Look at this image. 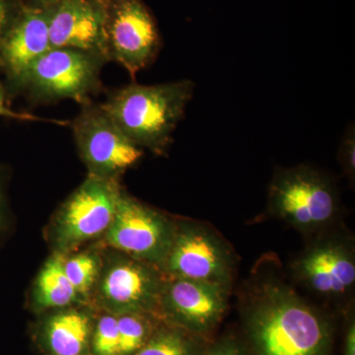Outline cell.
Here are the masks:
<instances>
[{
	"label": "cell",
	"mask_w": 355,
	"mask_h": 355,
	"mask_svg": "<svg viewBox=\"0 0 355 355\" xmlns=\"http://www.w3.org/2000/svg\"><path fill=\"white\" fill-rule=\"evenodd\" d=\"M189 79L155 85L130 84L110 93L102 108L119 128L141 149L162 155L193 97Z\"/></svg>",
	"instance_id": "2"
},
{
	"label": "cell",
	"mask_w": 355,
	"mask_h": 355,
	"mask_svg": "<svg viewBox=\"0 0 355 355\" xmlns=\"http://www.w3.org/2000/svg\"><path fill=\"white\" fill-rule=\"evenodd\" d=\"M95 355H121L116 317L104 316L98 322L92 338Z\"/></svg>",
	"instance_id": "20"
},
{
	"label": "cell",
	"mask_w": 355,
	"mask_h": 355,
	"mask_svg": "<svg viewBox=\"0 0 355 355\" xmlns=\"http://www.w3.org/2000/svg\"><path fill=\"white\" fill-rule=\"evenodd\" d=\"M10 116V118L18 119V120H36L35 116H29V114H22L14 113L10 111L6 106V101H4L3 89H2L1 84H0V116Z\"/></svg>",
	"instance_id": "26"
},
{
	"label": "cell",
	"mask_w": 355,
	"mask_h": 355,
	"mask_svg": "<svg viewBox=\"0 0 355 355\" xmlns=\"http://www.w3.org/2000/svg\"><path fill=\"white\" fill-rule=\"evenodd\" d=\"M71 128L89 175L118 180L144 156L142 149L121 132L101 104L83 105Z\"/></svg>",
	"instance_id": "7"
},
{
	"label": "cell",
	"mask_w": 355,
	"mask_h": 355,
	"mask_svg": "<svg viewBox=\"0 0 355 355\" xmlns=\"http://www.w3.org/2000/svg\"><path fill=\"white\" fill-rule=\"evenodd\" d=\"M343 355H355V319L354 313L349 314L345 334Z\"/></svg>",
	"instance_id": "23"
},
{
	"label": "cell",
	"mask_w": 355,
	"mask_h": 355,
	"mask_svg": "<svg viewBox=\"0 0 355 355\" xmlns=\"http://www.w3.org/2000/svg\"><path fill=\"white\" fill-rule=\"evenodd\" d=\"M30 2L29 7L46 9L53 6L57 0H28Z\"/></svg>",
	"instance_id": "27"
},
{
	"label": "cell",
	"mask_w": 355,
	"mask_h": 355,
	"mask_svg": "<svg viewBox=\"0 0 355 355\" xmlns=\"http://www.w3.org/2000/svg\"><path fill=\"white\" fill-rule=\"evenodd\" d=\"M64 272L78 295H86L94 286L99 261L91 254H80L64 260Z\"/></svg>",
	"instance_id": "19"
},
{
	"label": "cell",
	"mask_w": 355,
	"mask_h": 355,
	"mask_svg": "<svg viewBox=\"0 0 355 355\" xmlns=\"http://www.w3.org/2000/svg\"><path fill=\"white\" fill-rule=\"evenodd\" d=\"M64 260L60 254L51 257L38 275L35 297L42 309L65 307L78 297L76 289L65 275Z\"/></svg>",
	"instance_id": "16"
},
{
	"label": "cell",
	"mask_w": 355,
	"mask_h": 355,
	"mask_svg": "<svg viewBox=\"0 0 355 355\" xmlns=\"http://www.w3.org/2000/svg\"><path fill=\"white\" fill-rule=\"evenodd\" d=\"M11 221L9 219L8 210H7L6 197H4L3 187L0 181V241L3 240L10 227Z\"/></svg>",
	"instance_id": "25"
},
{
	"label": "cell",
	"mask_w": 355,
	"mask_h": 355,
	"mask_svg": "<svg viewBox=\"0 0 355 355\" xmlns=\"http://www.w3.org/2000/svg\"><path fill=\"white\" fill-rule=\"evenodd\" d=\"M175 233V222L121 191L106 239L132 258L162 270Z\"/></svg>",
	"instance_id": "10"
},
{
	"label": "cell",
	"mask_w": 355,
	"mask_h": 355,
	"mask_svg": "<svg viewBox=\"0 0 355 355\" xmlns=\"http://www.w3.org/2000/svg\"><path fill=\"white\" fill-rule=\"evenodd\" d=\"M200 355H251L247 345L233 336L209 340Z\"/></svg>",
	"instance_id": "22"
},
{
	"label": "cell",
	"mask_w": 355,
	"mask_h": 355,
	"mask_svg": "<svg viewBox=\"0 0 355 355\" xmlns=\"http://www.w3.org/2000/svg\"><path fill=\"white\" fill-rule=\"evenodd\" d=\"M16 18L12 17L10 4L6 0H0V40L8 31Z\"/></svg>",
	"instance_id": "24"
},
{
	"label": "cell",
	"mask_w": 355,
	"mask_h": 355,
	"mask_svg": "<svg viewBox=\"0 0 355 355\" xmlns=\"http://www.w3.org/2000/svg\"><path fill=\"white\" fill-rule=\"evenodd\" d=\"M98 1L102 2V3L107 4L109 2L113 1V0H98Z\"/></svg>",
	"instance_id": "28"
},
{
	"label": "cell",
	"mask_w": 355,
	"mask_h": 355,
	"mask_svg": "<svg viewBox=\"0 0 355 355\" xmlns=\"http://www.w3.org/2000/svg\"><path fill=\"white\" fill-rule=\"evenodd\" d=\"M121 193L118 180L89 175L58 214L55 226L58 248L73 249L106 233L113 221Z\"/></svg>",
	"instance_id": "11"
},
{
	"label": "cell",
	"mask_w": 355,
	"mask_h": 355,
	"mask_svg": "<svg viewBox=\"0 0 355 355\" xmlns=\"http://www.w3.org/2000/svg\"><path fill=\"white\" fill-rule=\"evenodd\" d=\"M240 308L250 354L331 355V318L280 277H254Z\"/></svg>",
	"instance_id": "1"
},
{
	"label": "cell",
	"mask_w": 355,
	"mask_h": 355,
	"mask_svg": "<svg viewBox=\"0 0 355 355\" xmlns=\"http://www.w3.org/2000/svg\"><path fill=\"white\" fill-rule=\"evenodd\" d=\"M104 57L73 49L51 48L33 64L16 87L35 102L73 100L83 106L102 87Z\"/></svg>",
	"instance_id": "4"
},
{
	"label": "cell",
	"mask_w": 355,
	"mask_h": 355,
	"mask_svg": "<svg viewBox=\"0 0 355 355\" xmlns=\"http://www.w3.org/2000/svg\"><path fill=\"white\" fill-rule=\"evenodd\" d=\"M312 237L291 263L292 275L315 295L345 302L352 298L355 286L354 238L336 225Z\"/></svg>",
	"instance_id": "5"
},
{
	"label": "cell",
	"mask_w": 355,
	"mask_h": 355,
	"mask_svg": "<svg viewBox=\"0 0 355 355\" xmlns=\"http://www.w3.org/2000/svg\"><path fill=\"white\" fill-rule=\"evenodd\" d=\"M106 6L105 53L135 78L149 67L161 46L153 14L140 0H113Z\"/></svg>",
	"instance_id": "8"
},
{
	"label": "cell",
	"mask_w": 355,
	"mask_h": 355,
	"mask_svg": "<svg viewBox=\"0 0 355 355\" xmlns=\"http://www.w3.org/2000/svg\"><path fill=\"white\" fill-rule=\"evenodd\" d=\"M209 342L167 324L156 329L146 345L133 355H200Z\"/></svg>",
	"instance_id": "17"
},
{
	"label": "cell",
	"mask_w": 355,
	"mask_h": 355,
	"mask_svg": "<svg viewBox=\"0 0 355 355\" xmlns=\"http://www.w3.org/2000/svg\"><path fill=\"white\" fill-rule=\"evenodd\" d=\"M148 316L150 315L137 313L116 316L121 355L135 354L153 336L156 329L153 328Z\"/></svg>",
	"instance_id": "18"
},
{
	"label": "cell",
	"mask_w": 355,
	"mask_h": 355,
	"mask_svg": "<svg viewBox=\"0 0 355 355\" xmlns=\"http://www.w3.org/2000/svg\"><path fill=\"white\" fill-rule=\"evenodd\" d=\"M236 266L232 248L202 222L176 223L171 249L162 266L167 277L232 286Z\"/></svg>",
	"instance_id": "6"
},
{
	"label": "cell",
	"mask_w": 355,
	"mask_h": 355,
	"mask_svg": "<svg viewBox=\"0 0 355 355\" xmlns=\"http://www.w3.org/2000/svg\"><path fill=\"white\" fill-rule=\"evenodd\" d=\"M338 162L342 166L343 174L350 183L355 181V130L354 125H349L338 149Z\"/></svg>",
	"instance_id": "21"
},
{
	"label": "cell",
	"mask_w": 355,
	"mask_h": 355,
	"mask_svg": "<svg viewBox=\"0 0 355 355\" xmlns=\"http://www.w3.org/2000/svg\"><path fill=\"white\" fill-rule=\"evenodd\" d=\"M46 13L51 48L87 51L107 60L104 3L98 0H57L46 8Z\"/></svg>",
	"instance_id": "13"
},
{
	"label": "cell",
	"mask_w": 355,
	"mask_h": 355,
	"mask_svg": "<svg viewBox=\"0 0 355 355\" xmlns=\"http://www.w3.org/2000/svg\"><path fill=\"white\" fill-rule=\"evenodd\" d=\"M90 318L78 311H64L49 320L46 345L53 355H83L90 340Z\"/></svg>",
	"instance_id": "15"
},
{
	"label": "cell",
	"mask_w": 355,
	"mask_h": 355,
	"mask_svg": "<svg viewBox=\"0 0 355 355\" xmlns=\"http://www.w3.org/2000/svg\"><path fill=\"white\" fill-rule=\"evenodd\" d=\"M268 210L303 234L313 236L336 225L342 203L335 182L326 173L298 165L273 175Z\"/></svg>",
	"instance_id": "3"
},
{
	"label": "cell",
	"mask_w": 355,
	"mask_h": 355,
	"mask_svg": "<svg viewBox=\"0 0 355 355\" xmlns=\"http://www.w3.org/2000/svg\"><path fill=\"white\" fill-rule=\"evenodd\" d=\"M166 277L161 268L130 258L110 266L103 277L100 293L114 314H157Z\"/></svg>",
	"instance_id": "12"
},
{
	"label": "cell",
	"mask_w": 355,
	"mask_h": 355,
	"mask_svg": "<svg viewBox=\"0 0 355 355\" xmlns=\"http://www.w3.org/2000/svg\"><path fill=\"white\" fill-rule=\"evenodd\" d=\"M230 291L223 284L167 277L157 314L168 324L210 340L225 316Z\"/></svg>",
	"instance_id": "9"
},
{
	"label": "cell",
	"mask_w": 355,
	"mask_h": 355,
	"mask_svg": "<svg viewBox=\"0 0 355 355\" xmlns=\"http://www.w3.org/2000/svg\"><path fill=\"white\" fill-rule=\"evenodd\" d=\"M50 49L46 9L23 7L0 40V62L15 87L33 64Z\"/></svg>",
	"instance_id": "14"
}]
</instances>
